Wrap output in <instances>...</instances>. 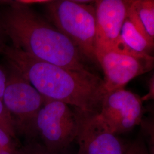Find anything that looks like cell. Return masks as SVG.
I'll return each mask as SVG.
<instances>
[{
  "label": "cell",
  "instance_id": "6da1fadb",
  "mask_svg": "<svg viewBox=\"0 0 154 154\" xmlns=\"http://www.w3.org/2000/svg\"><path fill=\"white\" fill-rule=\"evenodd\" d=\"M2 54L9 66L46 99L60 101L83 111L99 113L107 91L103 80L91 71L72 70L57 66L7 45Z\"/></svg>",
  "mask_w": 154,
  "mask_h": 154
},
{
  "label": "cell",
  "instance_id": "7a4b0ae2",
  "mask_svg": "<svg viewBox=\"0 0 154 154\" xmlns=\"http://www.w3.org/2000/svg\"><path fill=\"white\" fill-rule=\"evenodd\" d=\"M0 12V31L13 47L67 69L88 72L86 61L72 41L51 23L18 1Z\"/></svg>",
  "mask_w": 154,
  "mask_h": 154
},
{
  "label": "cell",
  "instance_id": "3957f363",
  "mask_svg": "<svg viewBox=\"0 0 154 154\" xmlns=\"http://www.w3.org/2000/svg\"><path fill=\"white\" fill-rule=\"evenodd\" d=\"M92 4L55 0L45 6L51 24L72 41L86 61L98 63L95 9Z\"/></svg>",
  "mask_w": 154,
  "mask_h": 154
},
{
  "label": "cell",
  "instance_id": "277c9868",
  "mask_svg": "<svg viewBox=\"0 0 154 154\" xmlns=\"http://www.w3.org/2000/svg\"><path fill=\"white\" fill-rule=\"evenodd\" d=\"M35 128L45 147L62 154L75 141L78 128L77 110L60 101L46 99L37 116Z\"/></svg>",
  "mask_w": 154,
  "mask_h": 154
},
{
  "label": "cell",
  "instance_id": "5b68a950",
  "mask_svg": "<svg viewBox=\"0 0 154 154\" xmlns=\"http://www.w3.org/2000/svg\"><path fill=\"white\" fill-rule=\"evenodd\" d=\"M2 102L11 116H15V125L30 135L37 134L35 120L45 99L15 69L9 67Z\"/></svg>",
  "mask_w": 154,
  "mask_h": 154
},
{
  "label": "cell",
  "instance_id": "8992f818",
  "mask_svg": "<svg viewBox=\"0 0 154 154\" xmlns=\"http://www.w3.org/2000/svg\"><path fill=\"white\" fill-rule=\"evenodd\" d=\"M117 135L130 132L142 122L143 101L137 94L123 88L107 92L98 114Z\"/></svg>",
  "mask_w": 154,
  "mask_h": 154
},
{
  "label": "cell",
  "instance_id": "52a82bcc",
  "mask_svg": "<svg viewBox=\"0 0 154 154\" xmlns=\"http://www.w3.org/2000/svg\"><path fill=\"white\" fill-rule=\"evenodd\" d=\"M97 60L105 74L103 81L107 92L124 88L132 79L154 68L153 56L116 50L97 51Z\"/></svg>",
  "mask_w": 154,
  "mask_h": 154
},
{
  "label": "cell",
  "instance_id": "ba28073f",
  "mask_svg": "<svg viewBox=\"0 0 154 154\" xmlns=\"http://www.w3.org/2000/svg\"><path fill=\"white\" fill-rule=\"evenodd\" d=\"M75 109L78 116L75 139L78 154H125L127 144L110 131L98 114Z\"/></svg>",
  "mask_w": 154,
  "mask_h": 154
},
{
  "label": "cell",
  "instance_id": "9c48e42d",
  "mask_svg": "<svg viewBox=\"0 0 154 154\" xmlns=\"http://www.w3.org/2000/svg\"><path fill=\"white\" fill-rule=\"evenodd\" d=\"M131 1H95L97 24V52L114 50L120 42L123 24Z\"/></svg>",
  "mask_w": 154,
  "mask_h": 154
},
{
  "label": "cell",
  "instance_id": "30bf717a",
  "mask_svg": "<svg viewBox=\"0 0 154 154\" xmlns=\"http://www.w3.org/2000/svg\"><path fill=\"white\" fill-rule=\"evenodd\" d=\"M127 18L143 36L154 44V0H132Z\"/></svg>",
  "mask_w": 154,
  "mask_h": 154
},
{
  "label": "cell",
  "instance_id": "8fae6325",
  "mask_svg": "<svg viewBox=\"0 0 154 154\" xmlns=\"http://www.w3.org/2000/svg\"><path fill=\"white\" fill-rule=\"evenodd\" d=\"M120 41L127 49L135 54L152 56L154 44L140 34L127 16L122 28Z\"/></svg>",
  "mask_w": 154,
  "mask_h": 154
},
{
  "label": "cell",
  "instance_id": "7c38bea8",
  "mask_svg": "<svg viewBox=\"0 0 154 154\" xmlns=\"http://www.w3.org/2000/svg\"><path fill=\"white\" fill-rule=\"evenodd\" d=\"M124 154H154L149 149V146L142 135H139L131 143L127 144Z\"/></svg>",
  "mask_w": 154,
  "mask_h": 154
},
{
  "label": "cell",
  "instance_id": "4fadbf2b",
  "mask_svg": "<svg viewBox=\"0 0 154 154\" xmlns=\"http://www.w3.org/2000/svg\"><path fill=\"white\" fill-rule=\"evenodd\" d=\"M0 128L9 136L14 135V124L11 116L0 100Z\"/></svg>",
  "mask_w": 154,
  "mask_h": 154
},
{
  "label": "cell",
  "instance_id": "5bb4252c",
  "mask_svg": "<svg viewBox=\"0 0 154 154\" xmlns=\"http://www.w3.org/2000/svg\"><path fill=\"white\" fill-rule=\"evenodd\" d=\"M21 154H60L50 151L44 145L32 144L25 149Z\"/></svg>",
  "mask_w": 154,
  "mask_h": 154
},
{
  "label": "cell",
  "instance_id": "9a60e30c",
  "mask_svg": "<svg viewBox=\"0 0 154 154\" xmlns=\"http://www.w3.org/2000/svg\"><path fill=\"white\" fill-rule=\"evenodd\" d=\"M0 147L6 149H14L11 144L10 137L0 128Z\"/></svg>",
  "mask_w": 154,
  "mask_h": 154
},
{
  "label": "cell",
  "instance_id": "2e32d148",
  "mask_svg": "<svg viewBox=\"0 0 154 154\" xmlns=\"http://www.w3.org/2000/svg\"><path fill=\"white\" fill-rule=\"evenodd\" d=\"M8 74L0 66V100L2 101V97L5 88Z\"/></svg>",
  "mask_w": 154,
  "mask_h": 154
},
{
  "label": "cell",
  "instance_id": "e0dca14e",
  "mask_svg": "<svg viewBox=\"0 0 154 154\" xmlns=\"http://www.w3.org/2000/svg\"><path fill=\"white\" fill-rule=\"evenodd\" d=\"M19 2L30 6L32 4H46L47 2H49V1H43V0H22V1H18Z\"/></svg>",
  "mask_w": 154,
  "mask_h": 154
},
{
  "label": "cell",
  "instance_id": "ac0fdd59",
  "mask_svg": "<svg viewBox=\"0 0 154 154\" xmlns=\"http://www.w3.org/2000/svg\"><path fill=\"white\" fill-rule=\"evenodd\" d=\"M0 154H21L14 149H6L0 147Z\"/></svg>",
  "mask_w": 154,
  "mask_h": 154
},
{
  "label": "cell",
  "instance_id": "d6986e66",
  "mask_svg": "<svg viewBox=\"0 0 154 154\" xmlns=\"http://www.w3.org/2000/svg\"><path fill=\"white\" fill-rule=\"evenodd\" d=\"M2 33H1L0 31V53H2L6 46V45L4 43L2 38Z\"/></svg>",
  "mask_w": 154,
  "mask_h": 154
}]
</instances>
